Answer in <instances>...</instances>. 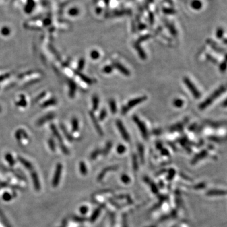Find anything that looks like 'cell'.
Here are the masks:
<instances>
[{
  "label": "cell",
  "instance_id": "1",
  "mask_svg": "<svg viewBox=\"0 0 227 227\" xmlns=\"http://www.w3.org/2000/svg\"><path fill=\"white\" fill-rule=\"evenodd\" d=\"M146 99H147L146 96L144 95V96H141V97H139L135 98H133L132 100H130L128 102V103L127 104V105H124L122 108H121V114L122 115L126 114L129 111L131 108H132L134 107H135L136 105L142 103L143 102H145Z\"/></svg>",
  "mask_w": 227,
  "mask_h": 227
},
{
  "label": "cell",
  "instance_id": "2",
  "mask_svg": "<svg viewBox=\"0 0 227 227\" xmlns=\"http://www.w3.org/2000/svg\"><path fill=\"white\" fill-rule=\"evenodd\" d=\"M133 120L134 122L136 124L137 127H138V128L140 131L141 133L143 138L145 139H148V129H147V128H146L145 124L141 120H140L139 118L137 116H136V115H134L133 116Z\"/></svg>",
  "mask_w": 227,
  "mask_h": 227
},
{
  "label": "cell",
  "instance_id": "3",
  "mask_svg": "<svg viewBox=\"0 0 227 227\" xmlns=\"http://www.w3.org/2000/svg\"><path fill=\"white\" fill-rule=\"evenodd\" d=\"M116 126L118 128V130H119V131L120 133V134L122 136L123 138L127 142H129L130 141V136L129 133H127L126 129L125 128V127H124L123 123H122V121L119 119H117L116 122Z\"/></svg>",
  "mask_w": 227,
  "mask_h": 227
},
{
  "label": "cell",
  "instance_id": "4",
  "mask_svg": "<svg viewBox=\"0 0 227 227\" xmlns=\"http://www.w3.org/2000/svg\"><path fill=\"white\" fill-rule=\"evenodd\" d=\"M184 82L185 84V85H186L187 87V88L189 89L191 92L192 93V94H193L194 97L196 98H199L200 97V95H201L199 91H198L197 89L196 88V87H195L194 85L191 82L190 79L187 77H185V78H184Z\"/></svg>",
  "mask_w": 227,
  "mask_h": 227
},
{
  "label": "cell",
  "instance_id": "5",
  "mask_svg": "<svg viewBox=\"0 0 227 227\" xmlns=\"http://www.w3.org/2000/svg\"><path fill=\"white\" fill-rule=\"evenodd\" d=\"M90 116L91 119L92 121L93 124H94V126L95 127L96 131H97V133L100 136H103L104 135L103 130H102V129L101 128L100 124H99L98 121L97 119V117H96V116H95L94 112H90Z\"/></svg>",
  "mask_w": 227,
  "mask_h": 227
},
{
  "label": "cell",
  "instance_id": "6",
  "mask_svg": "<svg viewBox=\"0 0 227 227\" xmlns=\"http://www.w3.org/2000/svg\"><path fill=\"white\" fill-rule=\"evenodd\" d=\"M112 66L114 68H116L117 69L119 70V71L123 74L124 75H125L126 76H129L131 75V73L129 71L128 69H127L126 67H124L122 64H121L120 63L117 61H114L112 63Z\"/></svg>",
  "mask_w": 227,
  "mask_h": 227
},
{
  "label": "cell",
  "instance_id": "7",
  "mask_svg": "<svg viewBox=\"0 0 227 227\" xmlns=\"http://www.w3.org/2000/svg\"><path fill=\"white\" fill-rule=\"evenodd\" d=\"M187 123V120H185L182 122L178 123L175 124L174 125L172 126L169 128V131L170 132H175V131H181L184 128V126L185 124H186Z\"/></svg>",
  "mask_w": 227,
  "mask_h": 227
},
{
  "label": "cell",
  "instance_id": "8",
  "mask_svg": "<svg viewBox=\"0 0 227 227\" xmlns=\"http://www.w3.org/2000/svg\"><path fill=\"white\" fill-rule=\"evenodd\" d=\"M54 117H55V115H54V114H53V113L47 114L46 115V116H44L40 118V119L37 121V124L38 126L42 125V124H44V123H47V121L53 119Z\"/></svg>",
  "mask_w": 227,
  "mask_h": 227
},
{
  "label": "cell",
  "instance_id": "9",
  "mask_svg": "<svg viewBox=\"0 0 227 227\" xmlns=\"http://www.w3.org/2000/svg\"><path fill=\"white\" fill-rule=\"evenodd\" d=\"M68 85H69V96L70 98H74L76 92V88H77V86H76V83L73 80H69L68 82Z\"/></svg>",
  "mask_w": 227,
  "mask_h": 227
},
{
  "label": "cell",
  "instance_id": "10",
  "mask_svg": "<svg viewBox=\"0 0 227 227\" xmlns=\"http://www.w3.org/2000/svg\"><path fill=\"white\" fill-rule=\"evenodd\" d=\"M134 47H135L136 50L137 51V53H138V55L139 56L140 58L143 59V60L146 59L147 57L145 51H144V50L142 49V47H141V46L139 45V44H137L136 42L135 44H134Z\"/></svg>",
  "mask_w": 227,
  "mask_h": 227
},
{
  "label": "cell",
  "instance_id": "11",
  "mask_svg": "<svg viewBox=\"0 0 227 227\" xmlns=\"http://www.w3.org/2000/svg\"><path fill=\"white\" fill-rule=\"evenodd\" d=\"M50 127H51V131H53V135H54V136H55V137H56V138H57V139H58L59 142L60 143V145H63V139H62V137H61V136L60 134H59V131H58V130H57V129L56 128V127L55 126V125H54V124H51Z\"/></svg>",
  "mask_w": 227,
  "mask_h": 227
},
{
  "label": "cell",
  "instance_id": "12",
  "mask_svg": "<svg viewBox=\"0 0 227 227\" xmlns=\"http://www.w3.org/2000/svg\"><path fill=\"white\" fill-rule=\"evenodd\" d=\"M75 74L78 75L79 76V78H80L84 82H85L86 84H87L88 85H92L93 84V82H94V81H93L91 78L88 77L87 76H85L84 74H82V73H81L80 72L77 71H75Z\"/></svg>",
  "mask_w": 227,
  "mask_h": 227
},
{
  "label": "cell",
  "instance_id": "13",
  "mask_svg": "<svg viewBox=\"0 0 227 227\" xmlns=\"http://www.w3.org/2000/svg\"><path fill=\"white\" fill-rule=\"evenodd\" d=\"M57 104V100L56 98H51L49 100H47V101L44 102L42 105V107L45 108V107H48L50 106H52V105H54Z\"/></svg>",
  "mask_w": 227,
  "mask_h": 227
},
{
  "label": "cell",
  "instance_id": "14",
  "mask_svg": "<svg viewBox=\"0 0 227 227\" xmlns=\"http://www.w3.org/2000/svg\"><path fill=\"white\" fill-rule=\"evenodd\" d=\"M20 100L18 101L17 102H16L15 105L18 107H26L27 102L26 100V98H25V96L24 95H20Z\"/></svg>",
  "mask_w": 227,
  "mask_h": 227
},
{
  "label": "cell",
  "instance_id": "15",
  "mask_svg": "<svg viewBox=\"0 0 227 227\" xmlns=\"http://www.w3.org/2000/svg\"><path fill=\"white\" fill-rule=\"evenodd\" d=\"M15 135L16 138H17V140L21 139L22 136H24V137H26V138H27V136H28L27 133L25 132L24 129L17 130V131H16Z\"/></svg>",
  "mask_w": 227,
  "mask_h": 227
},
{
  "label": "cell",
  "instance_id": "16",
  "mask_svg": "<svg viewBox=\"0 0 227 227\" xmlns=\"http://www.w3.org/2000/svg\"><path fill=\"white\" fill-rule=\"evenodd\" d=\"M109 107L111 112L112 114H116L117 112V104L114 99H110L109 100Z\"/></svg>",
  "mask_w": 227,
  "mask_h": 227
},
{
  "label": "cell",
  "instance_id": "17",
  "mask_svg": "<svg viewBox=\"0 0 227 227\" xmlns=\"http://www.w3.org/2000/svg\"><path fill=\"white\" fill-rule=\"evenodd\" d=\"M71 125H72V131L73 133L76 132L79 129V123L77 118L73 117L71 120Z\"/></svg>",
  "mask_w": 227,
  "mask_h": 227
},
{
  "label": "cell",
  "instance_id": "18",
  "mask_svg": "<svg viewBox=\"0 0 227 227\" xmlns=\"http://www.w3.org/2000/svg\"><path fill=\"white\" fill-rule=\"evenodd\" d=\"M92 105H93V110L95 111L98 109L99 105V98L97 95H94L92 97Z\"/></svg>",
  "mask_w": 227,
  "mask_h": 227
},
{
  "label": "cell",
  "instance_id": "19",
  "mask_svg": "<svg viewBox=\"0 0 227 227\" xmlns=\"http://www.w3.org/2000/svg\"><path fill=\"white\" fill-rule=\"evenodd\" d=\"M61 128V130L63 131V132L64 133V135H65L66 137V138L68 139L69 141H72L73 138L72 136L70 135V134L68 132V131H67V129L66 128V127L63 125V124H61L60 125Z\"/></svg>",
  "mask_w": 227,
  "mask_h": 227
},
{
  "label": "cell",
  "instance_id": "20",
  "mask_svg": "<svg viewBox=\"0 0 227 227\" xmlns=\"http://www.w3.org/2000/svg\"><path fill=\"white\" fill-rule=\"evenodd\" d=\"M137 150H138V153L141 160L142 163L144 162V147L142 144H138L137 145Z\"/></svg>",
  "mask_w": 227,
  "mask_h": 227
},
{
  "label": "cell",
  "instance_id": "21",
  "mask_svg": "<svg viewBox=\"0 0 227 227\" xmlns=\"http://www.w3.org/2000/svg\"><path fill=\"white\" fill-rule=\"evenodd\" d=\"M183 104H184V101L181 98H175L174 100L173 105L175 107L181 108L182 107Z\"/></svg>",
  "mask_w": 227,
  "mask_h": 227
},
{
  "label": "cell",
  "instance_id": "22",
  "mask_svg": "<svg viewBox=\"0 0 227 227\" xmlns=\"http://www.w3.org/2000/svg\"><path fill=\"white\" fill-rule=\"evenodd\" d=\"M112 143L111 141H108L106 144V146H105L104 150H103L104 155H107L108 153H109L110 149L112 148Z\"/></svg>",
  "mask_w": 227,
  "mask_h": 227
},
{
  "label": "cell",
  "instance_id": "23",
  "mask_svg": "<svg viewBox=\"0 0 227 227\" xmlns=\"http://www.w3.org/2000/svg\"><path fill=\"white\" fill-rule=\"evenodd\" d=\"M116 168H116V167H107V168H105L104 170L103 171H102V173L100 174V175H99L98 179H99V180L102 179L104 177L105 174L106 173V172L110 171V170H116Z\"/></svg>",
  "mask_w": 227,
  "mask_h": 227
},
{
  "label": "cell",
  "instance_id": "24",
  "mask_svg": "<svg viewBox=\"0 0 227 227\" xmlns=\"http://www.w3.org/2000/svg\"><path fill=\"white\" fill-rule=\"evenodd\" d=\"M85 61L84 58H80L79 60L78 61V68H77V71L80 72L82 70L84 69V66H85Z\"/></svg>",
  "mask_w": 227,
  "mask_h": 227
},
{
  "label": "cell",
  "instance_id": "25",
  "mask_svg": "<svg viewBox=\"0 0 227 227\" xmlns=\"http://www.w3.org/2000/svg\"><path fill=\"white\" fill-rule=\"evenodd\" d=\"M113 69H114V67L112 66H110V65L105 66L103 68V69H102V71H103L104 73L109 74V73L112 72Z\"/></svg>",
  "mask_w": 227,
  "mask_h": 227
},
{
  "label": "cell",
  "instance_id": "26",
  "mask_svg": "<svg viewBox=\"0 0 227 227\" xmlns=\"http://www.w3.org/2000/svg\"><path fill=\"white\" fill-rule=\"evenodd\" d=\"M107 115V110L105 109V108H103L101 110V112H100V114H99V117H98V119L100 121H103L105 117H106Z\"/></svg>",
  "mask_w": 227,
  "mask_h": 227
},
{
  "label": "cell",
  "instance_id": "27",
  "mask_svg": "<svg viewBox=\"0 0 227 227\" xmlns=\"http://www.w3.org/2000/svg\"><path fill=\"white\" fill-rule=\"evenodd\" d=\"M90 57L93 59H97L100 57V53L97 51L93 50L90 53Z\"/></svg>",
  "mask_w": 227,
  "mask_h": 227
},
{
  "label": "cell",
  "instance_id": "28",
  "mask_svg": "<svg viewBox=\"0 0 227 227\" xmlns=\"http://www.w3.org/2000/svg\"><path fill=\"white\" fill-rule=\"evenodd\" d=\"M100 152H101V151H100V149H98V148L95 150L94 151L91 153V155H90V158H91L92 160H94V159H95L97 157L98 155L99 154H100Z\"/></svg>",
  "mask_w": 227,
  "mask_h": 227
},
{
  "label": "cell",
  "instance_id": "29",
  "mask_svg": "<svg viewBox=\"0 0 227 227\" xmlns=\"http://www.w3.org/2000/svg\"><path fill=\"white\" fill-rule=\"evenodd\" d=\"M126 150V147L123 145H119L117 148V151L118 153H119V154H122V153L125 152Z\"/></svg>",
  "mask_w": 227,
  "mask_h": 227
},
{
  "label": "cell",
  "instance_id": "30",
  "mask_svg": "<svg viewBox=\"0 0 227 227\" xmlns=\"http://www.w3.org/2000/svg\"><path fill=\"white\" fill-rule=\"evenodd\" d=\"M46 95V92H42L40 94H39V95H38L36 98H35L34 102H39V101L40 100V99H42V98H43L44 97H45Z\"/></svg>",
  "mask_w": 227,
  "mask_h": 227
},
{
  "label": "cell",
  "instance_id": "31",
  "mask_svg": "<svg viewBox=\"0 0 227 227\" xmlns=\"http://www.w3.org/2000/svg\"><path fill=\"white\" fill-rule=\"evenodd\" d=\"M100 208H98L97 210L95 211V212L94 213V214H93L92 217V220L93 222H94V220H95L97 218L98 216L99 215V213H100Z\"/></svg>",
  "mask_w": 227,
  "mask_h": 227
},
{
  "label": "cell",
  "instance_id": "32",
  "mask_svg": "<svg viewBox=\"0 0 227 227\" xmlns=\"http://www.w3.org/2000/svg\"><path fill=\"white\" fill-rule=\"evenodd\" d=\"M133 168L135 170L137 169V157L136 155H133Z\"/></svg>",
  "mask_w": 227,
  "mask_h": 227
},
{
  "label": "cell",
  "instance_id": "33",
  "mask_svg": "<svg viewBox=\"0 0 227 227\" xmlns=\"http://www.w3.org/2000/svg\"><path fill=\"white\" fill-rule=\"evenodd\" d=\"M150 38V35H145V36H143V37H141L139 39L137 40V41L136 42V43L137 44H139L141 42H143V41H145L146 40H147L148 39Z\"/></svg>",
  "mask_w": 227,
  "mask_h": 227
},
{
  "label": "cell",
  "instance_id": "34",
  "mask_svg": "<svg viewBox=\"0 0 227 227\" xmlns=\"http://www.w3.org/2000/svg\"><path fill=\"white\" fill-rule=\"evenodd\" d=\"M80 168H81V171L83 172V173L84 174L87 173V168H86L84 162L80 163Z\"/></svg>",
  "mask_w": 227,
  "mask_h": 227
},
{
  "label": "cell",
  "instance_id": "35",
  "mask_svg": "<svg viewBox=\"0 0 227 227\" xmlns=\"http://www.w3.org/2000/svg\"><path fill=\"white\" fill-rule=\"evenodd\" d=\"M49 146H50V148L52 149L53 150H54V148H55V145H54V140L52 139V138H50L49 139Z\"/></svg>",
  "mask_w": 227,
  "mask_h": 227
},
{
  "label": "cell",
  "instance_id": "36",
  "mask_svg": "<svg viewBox=\"0 0 227 227\" xmlns=\"http://www.w3.org/2000/svg\"><path fill=\"white\" fill-rule=\"evenodd\" d=\"M121 179H122V181L124 182H125V183H127V182H129L130 181L129 178L127 177V175H123L122 177H121Z\"/></svg>",
  "mask_w": 227,
  "mask_h": 227
},
{
  "label": "cell",
  "instance_id": "37",
  "mask_svg": "<svg viewBox=\"0 0 227 227\" xmlns=\"http://www.w3.org/2000/svg\"><path fill=\"white\" fill-rule=\"evenodd\" d=\"M9 76V74H5V75H3L2 76H0V82H3L4 79H7Z\"/></svg>",
  "mask_w": 227,
  "mask_h": 227
},
{
  "label": "cell",
  "instance_id": "38",
  "mask_svg": "<svg viewBox=\"0 0 227 227\" xmlns=\"http://www.w3.org/2000/svg\"><path fill=\"white\" fill-rule=\"evenodd\" d=\"M161 153L162 155H169V153L168 152V150L167 149H162L161 150Z\"/></svg>",
  "mask_w": 227,
  "mask_h": 227
},
{
  "label": "cell",
  "instance_id": "39",
  "mask_svg": "<svg viewBox=\"0 0 227 227\" xmlns=\"http://www.w3.org/2000/svg\"><path fill=\"white\" fill-rule=\"evenodd\" d=\"M2 34L3 35H5V36H6V35H8L9 34V30L7 29V28H3L2 30Z\"/></svg>",
  "mask_w": 227,
  "mask_h": 227
},
{
  "label": "cell",
  "instance_id": "40",
  "mask_svg": "<svg viewBox=\"0 0 227 227\" xmlns=\"http://www.w3.org/2000/svg\"><path fill=\"white\" fill-rule=\"evenodd\" d=\"M156 148L158 149H162V144L160 142H157L156 144Z\"/></svg>",
  "mask_w": 227,
  "mask_h": 227
},
{
  "label": "cell",
  "instance_id": "41",
  "mask_svg": "<svg viewBox=\"0 0 227 227\" xmlns=\"http://www.w3.org/2000/svg\"><path fill=\"white\" fill-rule=\"evenodd\" d=\"M161 130L160 129H155L153 131V133L155 134V135H159L160 133H161Z\"/></svg>",
  "mask_w": 227,
  "mask_h": 227
},
{
  "label": "cell",
  "instance_id": "42",
  "mask_svg": "<svg viewBox=\"0 0 227 227\" xmlns=\"http://www.w3.org/2000/svg\"><path fill=\"white\" fill-rule=\"evenodd\" d=\"M1 107H0V112H1Z\"/></svg>",
  "mask_w": 227,
  "mask_h": 227
}]
</instances>
